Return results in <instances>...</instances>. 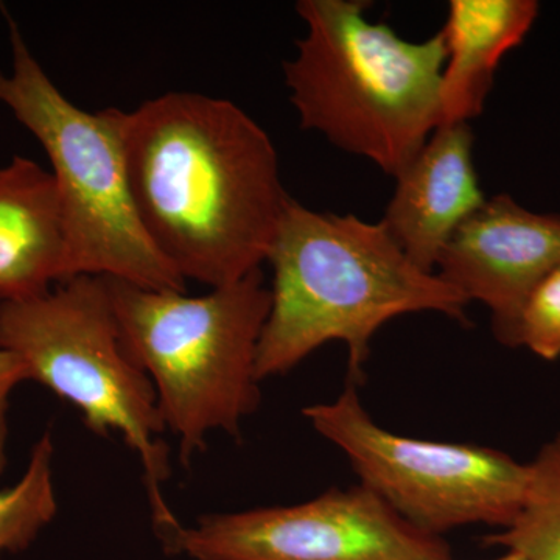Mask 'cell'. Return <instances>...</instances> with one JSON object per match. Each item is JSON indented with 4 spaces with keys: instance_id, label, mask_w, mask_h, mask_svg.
Here are the masks:
<instances>
[{
    "instance_id": "6da1fadb",
    "label": "cell",
    "mask_w": 560,
    "mask_h": 560,
    "mask_svg": "<svg viewBox=\"0 0 560 560\" xmlns=\"http://www.w3.org/2000/svg\"><path fill=\"white\" fill-rule=\"evenodd\" d=\"M124 145L140 224L180 278L213 289L260 270L291 198L245 110L168 92L125 113Z\"/></svg>"
},
{
    "instance_id": "7a4b0ae2",
    "label": "cell",
    "mask_w": 560,
    "mask_h": 560,
    "mask_svg": "<svg viewBox=\"0 0 560 560\" xmlns=\"http://www.w3.org/2000/svg\"><path fill=\"white\" fill-rule=\"evenodd\" d=\"M267 261L275 278L257 348L259 382L342 341L350 382L360 383L372 337L388 320L416 312L467 319L469 300L436 272L416 267L382 221L319 213L290 200Z\"/></svg>"
},
{
    "instance_id": "3957f363",
    "label": "cell",
    "mask_w": 560,
    "mask_h": 560,
    "mask_svg": "<svg viewBox=\"0 0 560 560\" xmlns=\"http://www.w3.org/2000/svg\"><path fill=\"white\" fill-rule=\"evenodd\" d=\"M363 0H301L307 25L283 65L304 130L397 175L441 127L447 51L442 32L422 43L371 22Z\"/></svg>"
},
{
    "instance_id": "277c9868",
    "label": "cell",
    "mask_w": 560,
    "mask_h": 560,
    "mask_svg": "<svg viewBox=\"0 0 560 560\" xmlns=\"http://www.w3.org/2000/svg\"><path fill=\"white\" fill-rule=\"evenodd\" d=\"M108 283L121 340L156 390L183 464L213 431L238 436L260 400L257 348L271 307L261 271L202 296Z\"/></svg>"
},
{
    "instance_id": "5b68a950",
    "label": "cell",
    "mask_w": 560,
    "mask_h": 560,
    "mask_svg": "<svg viewBox=\"0 0 560 560\" xmlns=\"http://www.w3.org/2000/svg\"><path fill=\"white\" fill-rule=\"evenodd\" d=\"M0 349L24 361L28 381L72 404L88 429L117 434L139 456L158 536L179 525L162 495L171 463L156 390L125 348L108 279L77 276L0 304Z\"/></svg>"
},
{
    "instance_id": "8992f818",
    "label": "cell",
    "mask_w": 560,
    "mask_h": 560,
    "mask_svg": "<svg viewBox=\"0 0 560 560\" xmlns=\"http://www.w3.org/2000/svg\"><path fill=\"white\" fill-rule=\"evenodd\" d=\"M13 72H0V103L49 154L69 242V279L98 276L143 289L186 291L140 224L125 160V110L86 113L40 68L9 18Z\"/></svg>"
},
{
    "instance_id": "52a82bcc",
    "label": "cell",
    "mask_w": 560,
    "mask_h": 560,
    "mask_svg": "<svg viewBox=\"0 0 560 560\" xmlns=\"http://www.w3.org/2000/svg\"><path fill=\"white\" fill-rule=\"evenodd\" d=\"M348 456L361 485L412 526L440 536L459 526L504 529L521 514L528 464L495 448L416 440L383 429L350 382L330 404L302 410Z\"/></svg>"
},
{
    "instance_id": "ba28073f",
    "label": "cell",
    "mask_w": 560,
    "mask_h": 560,
    "mask_svg": "<svg viewBox=\"0 0 560 560\" xmlns=\"http://www.w3.org/2000/svg\"><path fill=\"white\" fill-rule=\"evenodd\" d=\"M167 555L190 560H451L363 485L291 506L210 514L160 534Z\"/></svg>"
},
{
    "instance_id": "9c48e42d",
    "label": "cell",
    "mask_w": 560,
    "mask_h": 560,
    "mask_svg": "<svg viewBox=\"0 0 560 560\" xmlns=\"http://www.w3.org/2000/svg\"><path fill=\"white\" fill-rule=\"evenodd\" d=\"M559 265L560 215L530 212L501 194L460 224L436 267L469 302L488 305L497 340L515 348L523 305Z\"/></svg>"
},
{
    "instance_id": "30bf717a",
    "label": "cell",
    "mask_w": 560,
    "mask_h": 560,
    "mask_svg": "<svg viewBox=\"0 0 560 560\" xmlns=\"http://www.w3.org/2000/svg\"><path fill=\"white\" fill-rule=\"evenodd\" d=\"M467 124L442 125L396 176L383 226L420 270L434 272L442 250L486 202Z\"/></svg>"
},
{
    "instance_id": "8fae6325",
    "label": "cell",
    "mask_w": 560,
    "mask_h": 560,
    "mask_svg": "<svg viewBox=\"0 0 560 560\" xmlns=\"http://www.w3.org/2000/svg\"><path fill=\"white\" fill-rule=\"evenodd\" d=\"M69 279V242L51 172L16 156L0 167V304Z\"/></svg>"
},
{
    "instance_id": "7c38bea8",
    "label": "cell",
    "mask_w": 560,
    "mask_h": 560,
    "mask_svg": "<svg viewBox=\"0 0 560 560\" xmlns=\"http://www.w3.org/2000/svg\"><path fill=\"white\" fill-rule=\"evenodd\" d=\"M536 0H452L442 70V125L467 124L485 109L497 69L539 16Z\"/></svg>"
},
{
    "instance_id": "4fadbf2b",
    "label": "cell",
    "mask_w": 560,
    "mask_h": 560,
    "mask_svg": "<svg viewBox=\"0 0 560 560\" xmlns=\"http://www.w3.org/2000/svg\"><path fill=\"white\" fill-rule=\"evenodd\" d=\"M521 514L486 544L521 552L526 560H560V431L528 463Z\"/></svg>"
},
{
    "instance_id": "5bb4252c",
    "label": "cell",
    "mask_w": 560,
    "mask_h": 560,
    "mask_svg": "<svg viewBox=\"0 0 560 560\" xmlns=\"http://www.w3.org/2000/svg\"><path fill=\"white\" fill-rule=\"evenodd\" d=\"M58 503L54 486V442L49 431L33 447L27 470L16 485L0 490V556L31 547Z\"/></svg>"
},
{
    "instance_id": "9a60e30c",
    "label": "cell",
    "mask_w": 560,
    "mask_h": 560,
    "mask_svg": "<svg viewBox=\"0 0 560 560\" xmlns=\"http://www.w3.org/2000/svg\"><path fill=\"white\" fill-rule=\"evenodd\" d=\"M518 346L541 360L560 359V265L534 287L523 305L515 337Z\"/></svg>"
},
{
    "instance_id": "2e32d148",
    "label": "cell",
    "mask_w": 560,
    "mask_h": 560,
    "mask_svg": "<svg viewBox=\"0 0 560 560\" xmlns=\"http://www.w3.org/2000/svg\"><path fill=\"white\" fill-rule=\"evenodd\" d=\"M28 382L27 368L16 353L0 349V475L7 466V438H9V401L11 393L21 383Z\"/></svg>"
},
{
    "instance_id": "e0dca14e",
    "label": "cell",
    "mask_w": 560,
    "mask_h": 560,
    "mask_svg": "<svg viewBox=\"0 0 560 560\" xmlns=\"http://www.w3.org/2000/svg\"><path fill=\"white\" fill-rule=\"evenodd\" d=\"M493 560H526L521 552L506 550L503 556Z\"/></svg>"
}]
</instances>
